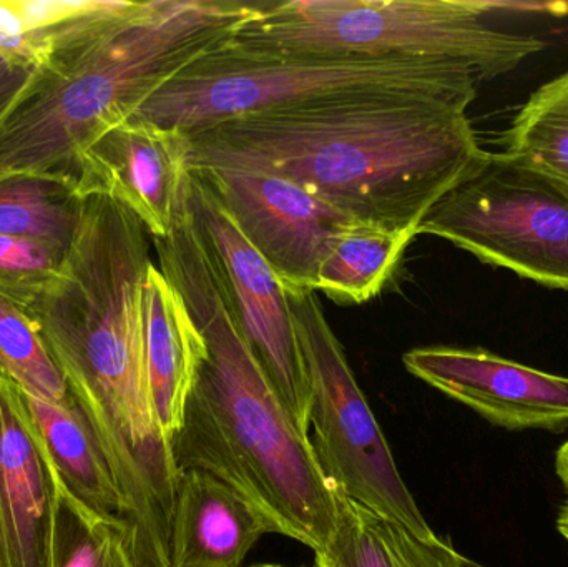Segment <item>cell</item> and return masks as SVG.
<instances>
[{
	"mask_svg": "<svg viewBox=\"0 0 568 567\" xmlns=\"http://www.w3.org/2000/svg\"><path fill=\"white\" fill-rule=\"evenodd\" d=\"M183 135L190 170L282 176L357 222L414 232L483 152L466 107L409 92L337 93Z\"/></svg>",
	"mask_w": 568,
	"mask_h": 567,
	"instance_id": "6da1fadb",
	"label": "cell"
},
{
	"mask_svg": "<svg viewBox=\"0 0 568 567\" xmlns=\"http://www.w3.org/2000/svg\"><path fill=\"white\" fill-rule=\"evenodd\" d=\"M253 9L230 0L45 2L27 37L36 72L0 120V182L49 175L73 183L89 143L235 39Z\"/></svg>",
	"mask_w": 568,
	"mask_h": 567,
	"instance_id": "7a4b0ae2",
	"label": "cell"
},
{
	"mask_svg": "<svg viewBox=\"0 0 568 567\" xmlns=\"http://www.w3.org/2000/svg\"><path fill=\"white\" fill-rule=\"evenodd\" d=\"M153 245L160 272L185 300L206 345L172 439L180 475L213 476L252 505L273 535L324 551L336 529V489L236 323L190 186L172 232Z\"/></svg>",
	"mask_w": 568,
	"mask_h": 567,
	"instance_id": "3957f363",
	"label": "cell"
},
{
	"mask_svg": "<svg viewBox=\"0 0 568 567\" xmlns=\"http://www.w3.org/2000/svg\"><path fill=\"white\" fill-rule=\"evenodd\" d=\"M477 75L413 57L265 49L229 40L153 90L126 119L182 133L246 113L354 92H409L469 107Z\"/></svg>",
	"mask_w": 568,
	"mask_h": 567,
	"instance_id": "277c9868",
	"label": "cell"
},
{
	"mask_svg": "<svg viewBox=\"0 0 568 567\" xmlns=\"http://www.w3.org/2000/svg\"><path fill=\"white\" fill-rule=\"evenodd\" d=\"M499 2L287 0L256 3L236 42L265 49L413 57L463 63L479 80L513 72L546 47L487 22Z\"/></svg>",
	"mask_w": 568,
	"mask_h": 567,
	"instance_id": "5b68a950",
	"label": "cell"
},
{
	"mask_svg": "<svg viewBox=\"0 0 568 567\" xmlns=\"http://www.w3.org/2000/svg\"><path fill=\"white\" fill-rule=\"evenodd\" d=\"M310 385V438L336 492L417 538H433L400 478L389 443L361 392L346 353L313 290H284Z\"/></svg>",
	"mask_w": 568,
	"mask_h": 567,
	"instance_id": "8992f818",
	"label": "cell"
},
{
	"mask_svg": "<svg viewBox=\"0 0 568 567\" xmlns=\"http://www.w3.org/2000/svg\"><path fill=\"white\" fill-rule=\"evenodd\" d=\"M549 288L568 290V180L509 153H479L417 226Z\"/></svg>",
	"mask_w": 568,
	"mask_h": 567,
	"instance_id": "52a82bcc",
	"label": "cell"
},
{
	"mask_svg": "<svg viewBox=\"0 0 568 567\" xmlns=\"http://www.w3.org/2000/svg\"><path fill=\"white\" fill-rule=\"evenodd\" d=\"M190 203L229 292L233 315L301 432L310 433V385L284 286L216 196L190 173Z\"/></svg>",
	"mask_w": 568,
	"mask_h": 567,
	"instance_id": "ba28073f",
	"label": "cell"
},
{
	"mask_svg": "<svg viewBox=\"0 0 568 567\" xmlns=\"http://www.w3.org/2000/svg\"><path fill=\"white\" fill-rule=\"evenodd\" d=\"M190 173L222 203L284 290L316 292L331 240L357 222L282 176L216 169Z\"/></svg>",
	"mask_w": 568,
	"mask_h": 567,
	"instance_id": "9c48e42d",
	"label": "cell"
},
{
	"mask_svg": "<svg viewBox=\"0 0 568 567\" xmlns=\"http://www.w3.org/2000/svg\"><path fill=\"white\" fill-rule=\"evenodd\" d=\"M189 145L179 130L125 119L83 149L73 185L82 199L106 196L133 213L152 239H165L189 190Z\"/></svg>",
	"mask_w": 568,
	"mask_h": 567,
	"instance_id": "30bf717a",
	"label": "cell"
},
{
	"mask_svg": "<svg viewBox=\"0 0 568 567\" xmlns=\"http://www.w3.org/2000/svg\"><path fill=\"white\" fill-rule=\"evenodd\" d=\"M420 382L469 406L500 428H568V378L550 375L484 350L426 346L404 353Z\"/></svg>",
	"mask_w": 568,
	"mask_h": 567,
	"instance_id": "8fae6325",
	"label": "cell"
},
{
	"mask_svg": "<svg viewBox=\"0 0 568 567\" xmlns=\"http://www.w3.org/2000/svg\"><path fill=\"white\" fill-rule=\"evenodd\" d=\"M59 492L22 389L0 372V567H53Z\"/></svg>",
	"mask_w": 568,
	"mask_h": 567,
	"instance_id": "7c38bea8",
	"label": "cell"
},
{
	"mask_svg": "<svg viewBox=\"0 0 568 567\" xmlns=\"http://www.w3.org/2000/svg\"><path fill=\"white\" fill-rule=\"evenodd\" d=\"M272 529L242 496L203 472H183L173 509L172 567H246Z\"/></svg>",
	"mask_w": 568,
	"mask_h": 567,
	"instance_id": "4fadbf2b",
	"label": "cell"
},
{
	"mask_svg": "<svg viewBox=\"0 0 568 567\" xmlns=\"http://www.w3.org/2000/svg\"><path fill=\"white\" fill-rule=\"evenodd\" d=\"M143 346L150 388L172 443L206 356L205 340L175 286L150 263L142 288Z\"/></svg>",
	"mask_w": 568,
	"mask_h": 567,
	"instance_id": "5bb4252c",
	"label": "cell"
},
{
	"mask_svg": "<svg viewBox=\"0 0 568 567\" xmlns=\"http://www.w3.org/2000/svg\"><path fill=\"white\" fill-rule=\"evenodd\" d=\"M22 396L30 425L60 485L87 515L129 531L122 496L73 399L49 402L23 389Z\"/></svg>",
	"mask_w": 568,
	"mask_h": 567,
	"instance_id": "9a60e30c",
	"label": "cell"
},
{
	"mask_svg": "<svg viewBox=\"0 0 568 567\" xmlns=\"http://www.w3.org/2000/svg\"><path fill=\"white\" fill-rule=\"evenodd\" d=\"M416 236L414 230L351 223L331 240L317 269L316 292L353 305L374 298Z\"/></svg>",
	"mask_w": 568,
	"mask_h": 567,
	"instance_id": "2e32d148",
	"label": "cell"
},
{
	"mask_svg": "<svg viewBox=\"0 0 568 567\" xmlns=\"http://www.w3.org/2000/svg\"><path fill=\"white\" fill-rule=\"evenodd\" d=\"M75 185L49 175L13 176L0 182V235L69 249L82 219Z\"/></svg>",
	"mask_w": 568,
	"mask_h": 567,
	"instance_id": "e0dca14e",
	"label": "cell"
},
{
	"mask_svg": "<svg viewBox=\"0 0 568 567\" xmlns=\"http://www.w3.org/2000/svg\"><path fill=\"white\" fill-rule=\"evenodd\" d=\"M504 142L509 155L568 180V72L530 95Z\"/></svg>",
	"mask_w": 568,
	"mask_h": 567,
	"instance_id": "ac0fdd59",
	"label": "cell"
},
{
	"mask_svg": "<svg viewBox=\"0 0 568 567\" xmlns=\"http://www.w3.org/2000/svg\"><path fill=\"white\" fill-rule=\"evenodd\" d=\"M0 372L29 395L69 399V388L29 313L0 295Z\"/></svg>",
	"mask_w": 568,
	"mask_h": 567,
	"instance_id": "d6986e66",
	"label": "cell"
},
{
	"mask_svg": "<svg viewBox=\"0 0 568 567\" xmlns=\"http://www.w3.org/2000/svg\"><path fill=\"white\" fill-rule=\"evenodd\" d=\"M57 492L59 512L53 567H136L125 528L105 525L87 515L59 479Z\"/></svg>",
	"mask_w": 568,
	"mask_h": 567,
	"instance_id": "ffe728a7",
	"label": "cell"
},
{
	"mask_svg": "<svg viewBox=\"0 0 568 567\" xmlns=\"http://www.w3.org/2000/svg\"><path fill=\"white\" fill-rule=\"evenodd\" d=\"M67 250L36 240L0 235V295L20 306L26 305L59 273Z\"/></svg>",
	"mask_w": 568,
	"mask_h": 567,
	"instance_id": "44dd1931",
	"label": "cell"
},
{
	"mask_svg": "<svg viewBox=\"0 0 568 567\" xmlns=\"http://www.w3.org/2000/svg\"><path fill=\"white\" fill-rule=\"evenodd\" d=\"M337 522L324 551L314 555L316 567H397L371 525L369 512L336 492Z\"/></svg>",
	"mask_w": 568,
	"mask_h": 567,
	"instance_id": "7402d4cb",
	"label": "cell"
},
{
	"mask_svg": "<svg viewBox=\"0 0 568 567\" xmlns=\"http://www.w3.org/2000/svg\"><path fill=\"white\" fill-rule=\"evenodd\" d=\"M371 525L379 535L397 567H466L463 556L450 541L434 535L433 538H417L406 529L386 519L371 515Z\"/></svg>",
	"mask_w": 568,
	"mask_h": 567,
	"instance_id": "603a6c76",
	"label": "cell"
},
{
	"mask_svg": "<svg viewBox=\"0 0 568 567\" xmlns=\"http://www.w3.org/2000/svg\"><path fill=\"white\" fill-rule=\"evenodd\" d=\"M36 72V63L17 59L0 49V120L7 115Z\"/></svg>",
	"mask_w": 568,
	"mask_h": 567,
	"instance_id": "cb8c5ba5",
	"label": "cell"
},
{
	"mask_svg": "<svg viewBox=\"0 0 568 567\" xmlns=\"http://www.w3.org/2000/svg\"><path fill=\"white\" fill-rule=\"evenodd\" d=\"M556 472L568 495V442L564 443L562 448L557 453Z\"/></svg>",
	"mask_w": 568,
	"mask_h": 567,
	"instance_id": "d4e9b609",
	"label": "cell"
},
{
	"mask_svg": "<svg viewBox=\"0 0 568 567\" xmlns=\"http://www.w3.org/2000/svg\"><path fill=\"white\" fill-rule=\"evenodd\" d=\"M557 529L568 541V502L564 506L562 512H560L559 519H557Z\"/></svg>",
	"mask_w": 568,
	"mask_h": 567,
	"instance_id": "484cf974",
	"label": "cell"
},
{
	"mask_svg": "<svg viewBox=\"0 0 568 567\" xmlns=\"http://www.w3.org/2000/svg\"><path fill=\"white\" fill-rule=\"evenodd\" d=\"M246 567H284L280 565H258V566H246Z\"/></svg>",
	"mask_w": 568,
	"mask_h": 567,
	"instance_id": "4316f807",
	"label": "cell"
},
{
	"mask_svg": "<svg viewBox=\"0 0 568 567\" xmlns=\"http://www.w3.org/2000/svg\"><path fill=\"white\" fill-rule=\"evenodd\" d=\"M286 567V566H284ZM297 567H316V565H313V566H297Z\"/></svg>",
	"mask_w": 568,
	"mask_h": 567,
	"instance_id": "83f0119b",
	"label": "cell"
}]
</instances>
